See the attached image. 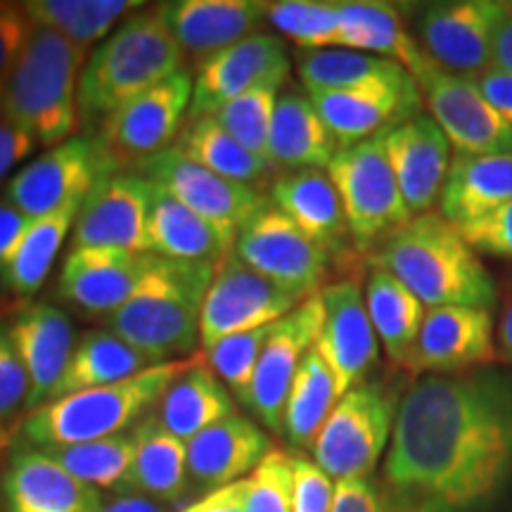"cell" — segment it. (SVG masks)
I'll use <instances>...</instances> for the list:
<instances>
[{
    "label": "cell",
    "instance_id": "6da1fadb",
    "mask_svg": "<svg viewBox=\"0 0 512 512\" xmlns=\"http://www.w3.org/2000/svg\"><path fill=\"white\" fill-rule=\"evenodd\" d=\"M392 512H491L512 489V373L475 368L408 387L382 467Z\"/></svg>",
    "mask_w": 512,
    "mask_h": 512
},
{
    "label": "cell",
    "instance_id": "7a4b0ae2",
    "mask_svg": "<svg viewBox=\"0 0 512 512\" xmlns=\"http://www.w3.org/2000/svg\"><path fill=\"white\" fill-rule=\"evenodd\" d=\"M375 266L392 273L427 309H494L498 290L479 254L439 211L413 216L377 247Z\"/></svg>",
    "mask_w": 512,
    "mask_h": 512
},
{
    "label": "cell",
    "instance_id": "3957f363",
    "mask_svg": "<svg viewBox=\"0 0 512 512\" xmlns=\"http://www.w3.org/2000/svg\"><path fill=\"white\" fill-rule=\"evenodd\" d=\"M183 50L157 10H140L88 55L79 81V124L95 136L121 107L174 76Z\"/></svg>",
    "mask_w": 512,
    "mask_h": 512
},
{
    "label": "cell",
    "instance_id": "277c9868",
    "mask_svg": "<svg viewBox=\"0 0 512 512\" xmlns=\"http://www.w3.org/2000/svg\"><path fill=\"white\" fill-rule=\"evenodd\" d=\"M86 48L53 29L34 27L0 100V114L36 145H62L79 131V81Z\"/></svg>",
    "mask_w": 512,
    "mask_h": 512
},
{
    "label": "cell",
    "instance_id": "5b68a950",
    "mask_svg": "<svg viewBox=\"0 0 512 512\" xmlns=\"http://www.w3.org/2000/svg\"><path fill=\"white\" fill-rule=\"evenodd\" d=\"M195 358L159 363L131 380L50 401L24 415L19 434L38 451L124 434L126 427L150 415L166 389L195 363Z\"/></svg>",
    "mask_w": 512,
    "mask_h": 512
},
{
    "label": "cell",
    "instance_id": "8992f818",
    "mask_svg": "<svg viewBox=\"0 0 512 512\" xmlns=\"http://www.w3.org/2000/svg\"><path fill=\"white\" fill-rule=\"evenodd\" d=\"M214 271V264L159 256L143 292L102 320L112 335L145 354L155 366L190 354L200 344L202 306Z\"/></svg>",
    "mask_w": 512,
    "mask_h": 512
},
{
    "label": "cell",
    "instance_id": "52a82bcc",
    "mask_svg": "<svg viewBox=\"0 0 512 512\" xmlns=\"http://www.w3.org/2000/svg\"><path fill=\"white\" fill-rule=\"evenodd\" d=\"M403 396L394 384L368 380L337 401L313 441V460L332 479L373 475L389 446Z\"/></svg>",
    "mask_w": 512,
    "mask_h": 512
},
{
    "label": "cell",
    "instance_id": "ba28073f",
    "mask_svg": "<svg viewBox=\"0 0 512 512\" xmlns=\"http://www.w3.org/2000/svg\"><path fill=\"white\" fill-rule=\"evenodd\" d=\"M325 171L339 192L351 240L361 249L377 245L413 219L384 152L382 133L342 147Z\"/></svg>",
    "mask_w": 512,
    "mask_h": 512
},
{
    "label": "cell",
    "instance_id": "9c48e42d",
    "mask_svg": "<svg viewBox=\"0 0 512 512\" xmlns=\"http://www.w3.org/2000/svg\"><path fill=\"white\" fill-rule=\"evenodd\" d=\"M119 171L121 166L100 136H76L50 147L12 176L5 185V200L36 221L64 204L86 200L95 185Z\"/></svg>",
    "mask_w": 512,
    "mask_h": 512
},
{
    "label": "cell",
    "instance_id": "30bf717a",
    "mask_svg": "<svg viewBox=\"0 0 512 512\" xmlns=\"http://www.w3.org/2000/svg\"><path fill=\"white\" fill-rule=\"evenodd\" d=\"M233 254L302 299L318 294L330 271L328 249L311 240L271 200L240 228Z\"/></svg>",
    "mask_w": 512,
    "mask_h": 512
},
{
    "label": "cell",
    "instance_id": "8fae6325",
    "mask_svg": "<svg viewBox=\"0 0 512 512\" xmlns=\"http://www.w3.org/2000/svg\"><path fill=\"white\" fill-rule=\"evenodd\" d=\"M306 299L285 287L271 283L252 268L228 254L216 264L214 278L204 297L200 342L204 349L214 347L223 337L252 332L278 323Z\"/></svg>",
    "mask_w": 512,
    "mask_h": 512
},
{
    "label": "cell",
    "instance_id": "7c38bea8",
    "mask_svg": "<svg viewBox=\"0 0 512 512\" xmlns=\"http://www.w3.org/2000/svg\"><path fill=\"white\" fill-rule=\"evenodd\" d=\"M133 171L235 238L240 228L268 202V197L259 195L252 185L228 181L204 169L185 157L178 147H166L143 159L133 166Z\"/></svg>",
    "mask_w": 512,
    "mask_h": 512
},
{
    "label": "cell",
    "instance_id": "4fadbf2b",
    "mask_svg": "<svg viewBox=\"0 0 512 512\" xmlns=\"http://www.w3.org/2000/svg\"><path fill=\"white\" fill-rule=\"evenodd\" d=\"M510 3L456 0L432 3L418 17V38L427 57L444 72L465 76L494 64V43Z\"/></svg>",
    "mask_w": 512,
    "mask_h": 512
},
{
    "label": "cell",
    "instance_id": "5bb4252c",
    "mask_svg": "<svg viewBox=\"0 0 512 512\" xmlns=\"http://www.w3.org/2000/svg\"><path fill=\"white\" fill-rule=\"evenodd\" d=\"M192 83L195 81L188 72L169 76L102 124L95 136L107 145L121 171L166 150L171 140L181 136L183 119L190 110Z\"/></svg>",
    "mask_w": 512,
    "mask_h": 512
},
{
    "label": "cell",
    "instance_id": "9a60e30c",
    "mask_svg": "<svg viewBox=\"0 0 512 512\" xmlns=\"http://www.w3.org/2000/svg\"><path fill=\"white\" fill-rule=\"evenodd\" d=\"M323 316V297L318 292L271 325L247 401L249 411L271 432H283L287 396L304 356L316 347Z\"/></svg>",
    "mask_w": 512,
    "mask_h": 512
},
{
    "label": "cell",
    "instance_id": "2e32d148",
    "mask_svg": "<svg viewBox=\"0 0 512 512\" xmlns=\"http://www.w3.org/2000/svg\"><path fill=\"white\" fill-rule=\"evenodd\" d=\"M290 53L275 34L256 31L245 41L200 62L192 83L188 121L211 117L230 100L259 86H280L290 76Z\"/></svg>",
    "mask_w": 512,
    "mask_h": 512
},
{
    "label": "cell",
    "instance_id": "e0dca14e",
    "mask_svg": "<svg viewBox=\"0 0 512 512\" xmlns=\"http://www.w3.org/2000/svg\"><path fill=\"white\" fill-rule=\"evenodd\" d=\"M157 264L159 256L150 252L72 247L64 256L57 294L62 302L105 318L143 292Z\"/></svg>",
    "mask_w": 512,
    "mask_h": 512
},
{
    "label": "cell",
    "instance_id": "ac0fdd59",
    "mask_svg": "<svg viewBox=\"0 0 512 512\" xmlns=\"http://www.w3.org/2000/svg\"><path fill=\"white\" fill-rule=\"evenodd\" d=\"M422 102L430 117L446 133L456 152L467 155H508L512 152V124L467 83L463 76L444 72L437 64L418 79Z\"/></svg>",
    "mask_w": 512,
    "mask_h": 512
},
{
    "label": "cell",
    "instance_id": "d6986e66",
    "mask_svg": "<svg viewBox=\"0 0 512 512\" xmlns=\"http://www.w3.org/2000/svg\"><path fill=\"white\" fill-rule=\"evenodd\" d=\"M494 313L475 306L427 309L420 335L408 356L413 375H456L486 368L496 358Z\"/></svg>",
    "mask_w": 512,
    "mask_h": 512
},
{
    "label": "cell",
    "instance_id": "ffe728a7",
    "mask_svg": "<svg viewBox=\"0 0 512 512\" xmlns=\"http://www.w3.org/2000/svg\"><path fill=\"white\" fill-rule=\"evenodd\" d=\"M320 297L325 316L313 349L335 375L339 396H344L368 382L370 370L380 361V339L370 323L366 294L354 280L323 287Z\"/></svg>",
    "mask_w": 512,
    "mask_h": 512
},
{
    "label": "cell",
    "instance_id": "44dd1931",
    "mask_svg": "<svg viewBox=\"0 0 512 512\" xmlns=\"http://www.w3.org/2000/svg\"><path fill=\"white\" fill-rule=\"evenodd\" d=\"M150 200L152 183L136 171H119L100 181L81 204L72 247L147 252Z\"/></svg>",
    "mask_w": 512,
    "mask_h": 512
},
{
    "label": "cell",
    "instance_id": "7402d4cb",
    "mask_svg": "<svg viewBox=\"0 0 512 512\" xmlns=\"http://www.w3.org/2000/svg\"><path fill=\"white\" fill-rule=\"evenodd\" d=\"M382 143L411 214L432 211L434 204H439L451 166V143L446 133L430 114L420 112L384 131Z\"/></svg>",
    "mask_w": 512,
    "mask_h": 512
},
{
    "label": "cell",
    "instance_id": "603a6c76",
    "mask_svg": "<svg viewBox=\"0 0 512 512\" xmlns=\"http://www.w3.org/2000/svg\"><path fill=\"white\" fill-rule=\"evenodd\" d=\"M8 337L27 368L31 394L27 413L46 406L74 356V328L67 313L53 304L24 306L12 320Z\"/></svg>",
    "mask_w": 512,
    "mask_h": 512
},
{
    "label": "cell",
    "instance_id": "cb8c5ba5",
    "mask_svg": "<svg viewBox=\"0 0 512 512\" xmlns=\"http://www.w3.org/2000/svg\"><path fill=\"white\" fill-rule=\"evenodd\" d=\"M159 17L183 53L209 60L256 34L268 3L259 0H174L157 5Z\"/></svg>",
    "mask_w": 512,
    "mask_h": 512
},
{
    "label": "cell",
    "instance_id": "d4e9b609",
    "mask_svg": "<svg viewBox=\"0 0 512 512\" xmlns=\"http://www.w3.org/2000/svg\"><path fill=\"white\" fill-rule=\"evenodd\" d=\"M309 98L325 126L342 147L375 138L422 112V93L411 88H368V91H318Z\"/></svg>",
    "mask_w": 512,
    "mask_h": 512
},
{
    "label": "cell",
    "instance_id": "484cf974",
    "mask_svg": "<svg viewBox=\"0 0 512 512\" xmlns=\"http://www.w3.org/2000/svg\"><path fill=\"white\" fill-rule=\"evenodd\" d=\"M271 453V441L249 418L230 415L188 441V477L204 491L240 482Z\"/></svg>",
    "mask_w": 512,
    "mask_h": 512
},
{
    "label": "cell",
    "instance_id": "4316f807",
    "mask_svg": "<svg viewBox=\"0 0 512 512\" xmlns=\"http://www.w3.org/2000/svg\"><path fill=\"white\" fill-rule=\"evenodd\" d=\"M10 512H93L102 503L98 489L64 472L48 453L19 448L3 475Z\"/></svg>",
    "mask_w": 512,
    "mask_h": 512
},
{
    "label": "cell",
    "instance_id": "83f0119b",
    "mask_svg": "<svg viewBox=\"0 0 512 512\" xmlns=\"http://www.w3.org/2000/svg\"><path fill=\"white\" fill-rule=\"evenodd\" d=\"M235 235L185 207L152 185L147 214V252L188 264H221L235 249Z\"/></svg>",
    "mask_w": 512,
    "mask_h": 512
},
{
    "label": "cell",
    "instance_id": "f1b7e54d",
    "mask_svg": "<svg viewBox=\"0 0 512 512\" xmlns=\"http://www.w3.org/2000/svg\"><path fill=\"white\" fill-rule=\"evenodd\" d=\"M337 48L384 57L401 64L413 79H418L432 64L420 41L408 34L401 12L392 3H375V0L339 3Z\"/></svg>",
    "mask_w": 512,
    "mask_h": 512
},
{
    "label": "cell",
    "instance_id": "f546056e",
    "mask_svg": "<svg viewBox=\"0 0 512 512\" xmlns=\"http://www.w3.org/2000/svg\"><path fill=\"white\" fill-rule=\"evenodd\" d=\"M512 200V152L467 155L456 152L439 195V214L460 228Z\"/></svg>",
    "mask_w": 512,
    "mask_h": 512
},
{
    "label": "cell",
    "instance_id": "4dcf8cb0",
    "mask_svg": "<svg viewBox=\"0 0 512 512\" xmlns=\"http://www.w3.org/2000/svg\"><path fill=\"white\" fill-rule=\"evenodd\" d=\"M271 202L330 254L351 238L342 200L328 171L306 169L275 178Z\"/></svg>",
    "mask_w": 512,
    "mask_h": 512
},
{
    "label": "cell",
    "instance_id": "1f68e13d",
    "mask_svg": "<svg viewBox=\"0 0 512 512\" xmlns=\"http://www.w3.org/2000/svg\"><path fill=\"white\" fill-rule=\"evenodd\" d=\"M271 164L273 169L306 171L328 169L339 143L325 126L309 95L283 93L275 102L271 124Z\"/></svg>",
    "mask_w": 512,
    "mask_h": 512
},
{
    "label": "cell",
    "instance_id": "d6a6232c",
    "mask_svg": "<svg viewBox=\"0 0 512 512\" xmlns=\"http://www.w3.org/2000/svg\"><path fill=\"white\" fill-rule=\"evenodd\" d=\"M136 458L119 494H138L174 503L188 486V444L150 413L136 425Z\"/></svg>",
    "mask_w": 512,
    "mask_h": 512
},
{
    "label": "cell",
    "instance_id": "836d02e7",
    "mask_svg": "<svg viewBox=\"0 0 512 512\" xmlns=\"http://www.w3.org/2000/svg\"><path fill=\"white\" fill-rule=\"evenodd\" d=\"M235 415L233 394L219 375L204 366V358L197 354L195 363L178 375L157 403V418L174 437L188 441L216 422Z\"/></svg>",
    "mask_w": 512,
    "mask_h": 512
},
{
    "label": "cell",
    "instance_id": "e575fe53",
    "mask_svg": "<svg viewBox=\"0 0 512 512\" xmlns=\"http://www.w3.org/2000/svg\"><path fill=\"white\" fill-rule=\"evenodd\" d=\"M297 67L299 79L309 93L418 86L401 64L358 50H302Z\"/></svg>",
    "mask_w": 512,
    "mask_h": 512
},
{
    "label": "cell",
    "instance_id": "d590c367",
    "mask_svg": "<svg viewBox=\"0 0 512 512\" xmlns=\"http://www.w3.org/2000/svg\"><path fill=\"white\" fill-rule=\"evenodd\" d=\"M366 306L375 335L394 366L406 368L420 335L427 306L384 268H373L366 283Z\"/></svg>",
    "mask_w": 512,
    "mask_h": 512
},
{
    "label": "cell",
    "instance_id": "8d00e7d4",
    "mask_svg": "<svg viewBox=\"0 0 512 512\" xmlns=\"http://www.w3.org/2000/svg\"><path fill=\"white\" fill-rule=\"evenodd\" d=\"M152 366L155 363L150 358L140 354L138 349H133L131 344L121 342L110 330H91L76 344L67 373H64L62 382L57 384L50 401L86 392V389H98L107 387V384L131 380V377L140 375Z\"/></svg>",
    "mask_w": 512,
    "mask_h": 512
},
{
    "label": "cell",
    "instance_id": "74e56055",
    "mask_svg": "<svg viewBox=\"0 0 512 512\" xmlns=\"http://www.w3.org/2000/svg\"><path fill=\"white\" fill-rule=\"evenodd\" d=\"M83 200L64 204L53 214L41 216L31 223L29 233L24 235L17 254L12 256L10 266L0 275V283L17 297L29 299L46 285L50 268H53L57 254L67 240L69 228L79 219Z\"/></svg>",
    "mask_w": 512,
    "mask_h": 512
},
{
    "label": "cell",
    "instance_id": "f35d334b",
    "mask_svg": "<svg viewBox=\"0 0 512 512\" xmlns=\"http://www.w3.org/2000/svg\"><path fill=\"white\" fill-rule=\"evenodd\" d=\"M176 147L204 169L242 185L261 183L275 171L271 164L242 147L214 117L190 119Z\"/></svg>",
    "mask_w": 512,
    "mask_h": 512
},
{
    "label": "cell",
    "instance_id": "ab89813d",
    "mask_svg": "<svg viewBox=\"0 0 512 512\" xmlns=\"http://www.w3.org/2000/svg\"><path fill=\"white\" fill-rule=\"evenodd\" d=\"M342 399L335 375L325 366L316 349L304 356L287 396L283 434L292 448H309L330 418L332 408Z\"/></svg>",
    "mask_w": 512,
    "mask_h": 512
},
{
    "label": "cell",
    "instance_id": "60d3db41",
    "mask_svg": "<svg viewBox=\"0 0 512 512\" xmlns=\"http://www.w3.org/2000/svg\"><path fill=\"white\" fill-rule=\"evenodd\" d=\"M19 5L34 27L53 29L83 48L110 36L128 12L143 8L140 0H29Z\"/></svg>",
    "mask_w": 512,
    "mask_h": 512
},
{
    "label": "cell",
    "instance_id": "b9f144b4",
    "mask_svg": "<svg viewBox=\"0 0 512 512\" xmlns=\"http://www.w3.org/2000/svg\"><path fill=\"white\" fill-rule=\"evenodd\" d=\"M43 453H48L64 472L79 479L81 484L121 491L136 458V434H114L86 444L43 448Z\"/></svg>",
    "mask_w": 512,
    "mask_h": 512
},
{
    "label": "cell",
    "instance_id": "7bdbcfd3",
    "mask_svg": "<svg viewBox=\"0 0 512 512\" xmlns=\"http://www.w3.org/2000/svg\"><path fill=\"white\" fill-rule=\"evenodd\" d=\"M268 22L302 50L337 48L339 3L325 0H278L268 3Z\"/></svg>",
    "mask_w": 512,
    "mask_h": 512
},
{
    "label": "cell",
    "instance_id": "ee69618b",
    "mask_svg": "<svg viewBox=\"0 0 512 512\" xmlns=\"http://www.w3.org/2000/svg\"><path fill=\"white\" fill-rule=\"evenodd\" d=\"M280 86H259L223 105L214 117L242 147L271 164V124ZM273 166V164H271Z\"/></svg>",
    "mask_w": 512,
    "mask_h": 512
},
{
    "label": "cell",
    "instance_id": "f6af8a7d",
    "mask_svg": "<svg viewBox=\"0 0 512 512\" xmlns=\"http://www.w3.org/2000/svg\"><path fill=\"white\" fill-rule=\"evenodd\" d=\"M268 332H271V325L252 332H240V335L223 337L214 344V347L207 349L211 370L219 375V380H223V384H226L235 399H238L245 408L256 373V363H259Z\"/></svg>",
    "mask_w": 512,
    "mask_h": 512
},
{
    "label": "cell",
    "instance_id": "bcb514c9",
    "mask_svg": "<svg viewBox=\"0 0 512 512\" xmlns=\"http://www.w3.org/2000/svg\"><path fill=\"white\" fill-rule=\"evenodd\" d=\"M242 482L247 512H292V453L271 451Z\"/></svg>",
    "mask_w": 512,
    "mask_h": 512
},
{
    "label": "cell",
    "instance_id": "7dc6e473",
    "mask_svg": "<svg viewBox=\"0 0 512 512\" xmlns=\"http://www.w3.org/2000/svg\"><path fill=\"white\" fill-rule=\"evenodd\" d=\"M31 380L19 361L8 332H0V453L10 446L12 434L19 430V413L27 411ZM27 415V413H24Z\"/></svg>",
    "mask_w": 512,
    "mask_h": 512
},
{
    "label": "cell",
    "instance_id": "c3c4849f",
    "mask_svg": "<svg viewBox=\"0 0 512 512\" xmlns=\"http://www.w3.org/2000/svg\"><path fill=\"white\" fill-rule=\"evenodd\" d=\"M458 233L477 254L512 259V200L482 219L460 226Z\"/></svg>",
    "mask_w": 512,
    "mask_h": 512
},
{
    "label": "cell",
    "instance_id": "681fc988",
    "mask_svg": "<svg viewBox=\"0 0 512 512\" xmlns=\"http://www.w3.org/2000/svg\"><path fill=\"white\" fill-rule=\"evenodd\" d=\"M294 467V498L292 512H330L335 501V482L316 460L292 453Z\"/></svg>",
    "mask_w": 512,
    "mask_h": 512
},
{
    "label": "cell",
    "instance_id": "f907efd6",
    "mask_svg": "<svg viewBox=\"0 0 512 512\" xmlns=\"http://www.w3.org/2000/svg\"><path fill=\"white\" fill-rule=\"evenodd\" d=\"M34 29L22 5L0 3V100H3L5 86H8L12 69L22 55L24 43Z\"/></svg>",
    "mask_w": 512,
    "mask_h": 512
},
{
    "label": "cell",
    "instance_id": "816d5d0a",
    "mask_svg": "<svg viewBox=\"0 0 512 512\" xmlns=\"http://www.w3.org/2000/svg\"><path fill=\"white\" fill-rule=\"evenodd\" d=\"M330 512H392V508L373 477H354L339 479Z\"/></svg>",
    "mask_w": 512,
    "mask_h": 512
},
{
    "label": "cell",
    "instance_id": "f5cc1de1",
    "mask_svg": "<svg viewBox=\"0 0 512 512\" xmlns=\"http://www.w3.org/2000/svg\"><path fill=\"white\" fill-rule=\"evenodd\" d=\"M463 79L470 83L482 98L489 102L501 117L512 124V74L503 72L491 64V67L482 69V72L465 74Z\"/></svg>",
    "mask_w": 512,
    "mask_h": 512
},
{
    "label": "cell",
    "instance_id": "db71d44e",
    "mask_svg": "<svg viewBox=\"0 0 512 512\" xmlns=\"http://www.w3.org/2000/svg\"><path fill=\"white\" fill-rule=\"evenodd\" d=\"M31 223L34 221L24 216L17 207H12L5 197L0 200V275L10 266L12 256L17 254L24 235L29 233Z\"/></svg>",
    "mask_w": 512,
    "mask_h": 512
},
{
    "label": "cell",
    "instance_id": "11a10c76",
    "mask_svg": "<svg viewBox=\"0 0 512 512\" xmlns=\"http://www.w3.org/2000/svg\"><path fill=\"white\" fill-rule=\"evenodd\" d=\"M34 138L27 136L22 128H17L12 121H8L0 114V183L8 178V174L15 166L27 159L34 150Z\"/></svg>",
    "mask_w": 512,
    "mask_h": 512
},
{
    "label": "cell",
    "instance_id": "9f6ffc18",
    "mask_svg": "<svg viewBox=\"0 0 512 512\" xmlns=\"http://www.w3.org/2000/svg\"><path fill=\"white\" fill-rule=\"evenodd\" d=\"M185 512H247L245 508V482H235L223 486L219 491H211L202 501L192 503Z\"/></svg>",
    "mask_w": 512,
    "mask_h": 512
},
{
    "label": "cell",
    "instance_id": "6f0895ef",
    "mask_svg": "<svg viewBox=\"0 0 512 512\" xmlns=\"http://www.w3.org/2000/svg\"><path fill=\"white\" fill-rule=\"evenodd\" d=\"M93 512H169V508L155 501V498L121 494L117 498H110V501H102Z\"/></svg>",
    "mask_w": 512,
    "mask_h": 512
},
{
    "label": "cell",
    "instance_id": "680465c9",
    "mask_svg": "<svg viewBox=\"0 0 512 512\" xmlns=\"http://www.w3.org/2000/svg\"><path fill=\"white\" fill-rule=\"evenodd\" d=\"M494 67L512 74V3L494 43Z\"/></svg>",
    "mask_w": 512,
    "mask_h": 512
},
{
    "label": "cell",
    "instance_id": "91938a15",
    "mask_svg": "<svg viewBox=\"0 0 512 512\" xmlns=\"http://www.w3.org/2000/svg\"><path fill=\"white\" fill-rule=\"evenodd\" d=\"M498 342H501L505 361L512 366V299L508 302V306H505L501 325H498Z\"/></svg>",
    "mask_w": 512,
    "mask_h": 512
}]
</instances>
